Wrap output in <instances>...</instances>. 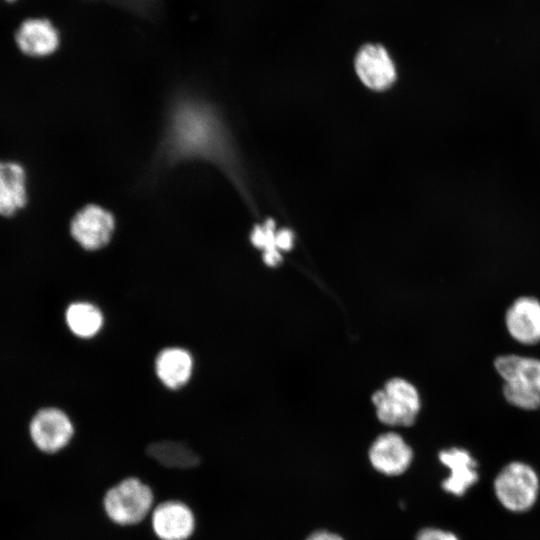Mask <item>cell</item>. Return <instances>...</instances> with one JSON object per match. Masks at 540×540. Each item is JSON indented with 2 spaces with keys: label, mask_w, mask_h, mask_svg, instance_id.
Segmentation results:
<instances>
[{
  "label": "cell",
  "mask_w": 540,
  "mask_h": 540,
  "mask_svg": "<svg viewBox=\"0 0 540 540\" xmlns=\"http://www.w3.org/2000/svg\"><path fill=\"white\" fill-rule=\"evenodd\" d=\"M378 420L392 427L413 425L421 410V397L417 388L400 377L389 379L371 397Z\"/></svg>",
  "instance_id": "6da1fadb"
},
{
  "label": "cell",
  "mask_w": 540,
  "mask_h": 540,
  "mask_svg": "<svg viewBox=\"0 0 540 540\" xmlns=\"http://www.w3.org/2000/svg\"><path fill=\"white\" fill-rule=\"evenodd\" d=\"M154 495L151 488L136 477H128L107 490L103 498L106 515L119 525L141 522L151 511Z\"/></svg>",
  "instance_id": "7a4b0ae2"
},
{
  "label": "cell",
  "mask_w": 540,
  "mask_h": 540,
  "mask_svg": "<svg viewBox=\"0 0 540 540\" xmlns=\"http://www.w3.org/2000/svg\"><path fill=\"white\" fill-rule=\"evenodd\" d=\"M494 491L506 509L524 512L530 509L537 500L538 475L530 465L524 462H510L496 476Z\"/></svg>",
  "instance_id": "3957f363"
},
{
  "label": "cell",
  "mask_w": 540,
  "mask_h": 540,
  "mask_svg": "<svg viewBox=\"0 0 540 540\" xmlns=\"http://www.w3.org/2000/svg\"><path fill=\"white\" fill-rule=\"evenodd\" d=\"M74 427L66 413L57 408H44L30 421L29 436L37 450L55 454L71 441Z\"/></svg>",
  "instance_id": "277c9868"
},
{
  "label": "cell",
  "mask_w": 540,
  "mask_h": 540,
  "mask_svg": "<svg viewBox=\"0 0 540 540\" xmlns=\"http://www.w3.org/2000/svg\"><path fill=\"white\" fill-rule=\"evenodd\" d=\"M509 337L522 346L540 343V299L533 295L516 297L504 312Z\"/></svg>",
  "instance_id": "5b68a950"
},
{
  "label": "cell",
  "mask_w": 540,
  "mask_h": 540,
  "mask_svg": "<svg viewBox=\"0 0 540 540\" xmlns=\"http://www.w3.org/2000/svg\"><path fill=\"white\" fill-rule=\"evenodd\" d=\"M113 231V216L96 205H88L81 209L70 224L72 237L87 250H97L105 246Z\"/></svg>",
  "instance_id": "8992f818"
},
{
  "label": "cell",
  "mask_w": 540,
  "mask_h": 540,
  "mask_svg": "<svg viewBox=\"0 0 540 540\" xmlns=\"http://www.w3.org/2000/svg\"><path fill=\"white\" fill-rule=\"evenodd\" d=\"M174 134L179 149L185 153L204 152L212 146L215 129L210 117L197 109L186 108L176 115Z\"/></svg>",
  "instance_id": "52a82bcc"
},
{
  "label": "cell",
  "mask_w": 540,
  "mask_h": 540,
  "mask_svg": "<svg viewBox=\"0 0 540 540\" xmlns=\"http://www.w3.org/2000/svg\"><path fill=\"white\" fill-rule=\"evenodd\" d=\"M151 526L160 540H187L194 533L196 520L188 505L169 500L153 509Z\"/></svg>",
  "instance_id": "ba28073f"
},
{
  "label": "cell",
  "mask_w": 540,
  "mask_h": 540,
  "mask_svg": "<svg viewBox=\"0 0 540 540\" xmlns=\"http://www.w3.org/2000/svg\"><path fill=\"white\" fill-rule=\"evenodd\" d=\"M355 69L361 81L370 89L384 90L396 79L395 65L380 44H366L358 51Z\"/></svg>",
  "instance_id": "9c48e42d"
},
{
  "label": "cell",
  "mask_w": 540,
  "mask_h": 540,
  "mask_svg": "<svg viewBox=\"0 0 540 540\" xmlns=\"http://www.w3.org/2000/svg\"><path fill=\"white\" fill-rule=\"evenodd\" d=\"M372 466L379 472L396 476L411 464L413 451L402 436L396 432L380 434L369 449Z\"/></svg>",
  "instance_id": "30bf717a"
},
{
  "label": "cell",
  "mask_w": 540,
  "mask_h": 540,
  "mask_svg": "<svg viewBox=\"0 0 540 540\" xmlns=\"http://www.w3.org/2000/svg\"><path fill=\"white\" fill-rule=\"evenodd\" d=\"M28 201L27 174L15 161H0V216L10 217Z\"/></svg>",
  "instance_id": "8fae6325"
},
{
  "label": "cell",
  "mask_w": 540,
  "mask_h": 540,
  "mask_svg": "<svg viewBox=\"0 0 540 540\" xmlns=\"http://www.w3.org/2000/svg\"><path fill=\"white\" fill-rule=\"evenodd\" d=\"M15 41L22 53L31 57H43L56 51L59 34L47 19H27L18 28Z\"/></svg>",
  "instance_id": "7c38bea8"
},
{
  "label": "cell",
  "mask_w": 540,
  "mask_h": 540,
  "mask_svg": "<svg viewBox=\"0 0 540 540\" xmlns=\"http://www.w3.org/2000/svg\"><path fill=\"white\" fill-rule=\"evenodd\" d=\"M438 458L450 470L449 477L442 483L445 491L462 496L477 482V462L466 449L458 447L445 449L440 451Z\"/></svg>",
  "instance_id": "4fadbf2b"
},
{
  "label": "cell",
  "mask_w": 540,
  "mask_h": 540,
  "mask_svg": "<svg viewBox=\"0 0 540 540\" xmlns=\"http://www.w3.org/2000/svg\"><path fill=\"white\" fill-rule=\"evenodd\" d=\"M493 368L506 383L519 384L540 392V358L505 353L493 359Z\"/></svg>",
  "instance_id": "5bb4252c"
},
{
  "label": "cell",
  "mask_w": 540,
  "mask_h": 540,
  "mask_svg": "<svg viewBox=\"0 0 540 540\" xmlns=\"http://www.w3.org/2000/svg\"><path fill=\"white\" fill-rule=\"evenodd\" d=\"M192 366L191 355L181 348L164 349L156 359V373L170 389L180 388L188 382Z\"/></svg>",
  "instance_id": "9a60e30c"
},
{
  "label": "cell",
  "mask_w": 540,
  "mask_h": 540,
  "mask_svg": "<svg viewBox=\"0 0 540 540\" xmlns=\"http://www.w3.org/2000/svg\"><path fill=\"white\" fill-rule=\"evenodd\" d=\"M146 453L168 468L189 469L200 463L199 456L188 445L172 440L151 443L147 446Z\"/></svg>",
  "instance_id": "2e32d148"
},
{
  "label": "cell",
  "mask_w": 540,
  "mask_h": 540,
  "mask_svg": "<svg viewBox=\"0 0 540 540\" xmlns=\"http://www.w3.org/2000/svg\"><path fill=\"white\" fill-rule=\"evenodd\" d=\"M69 329L78 337H93L101 329L103 317L100 310L86 302L71 304L66 310Z\"/></svg>",
  "instance_id": "e0dca14e"
},
{
  "label": "cell",
  "mask_w": 540,
  "mask_h": 540,
  "mask_svg": "<svg viewBox=\"0 0 540 540\" xmlns=\"http://www.w3.org/2000/svg\"><path fill=\"white\" fill-rule=\"evenodd\" d=\"M276 228L272 219L265 222L264 225L256 226L251 234L253 245L263 249V261L267 266H278L282 261L281 253L276 242Z\"/></svg>",
  "instance_id": "ac0fdd59"
},
{
  "label": "cell",
  "mask_w": 540,
  "mask_h": 540,
  "mask_svg": "<svg viewBox=\"0 0 540 540\" xmlns=\"http://www.w3.org/2000/svg\"><path fill=\"white\" fill-rule=\"evenodd\" d=\"M502 396L507 404L523 411L540 409V392L519 384H502Z\"/></svg>",
  "instance_id": "d6986e66"
},
{
  "label": "cell",
  "mask_w": 540,
  "mask_h": 540,
  "mask_svg": "<svg viewBox=\"0 0 540 540\" xmlns=\"http://www.w3.org/2000/svg\"><path fill=\"white\" fill-rule=\"evenodd\" d=\"M416 540H459L455 534L436 528L421 530Z\"/></svg>",
  "instance_id": "ffe728a7"
},
{
  "label": "cell",
  "mask_w": 540,
  "mask_h": 540,
  "mask_svg": "<svg viewBox=\"0 0 540 540\" xmlns=\"http://www.w3.org/2000/svg\"><path fill=\"white\" fill-rule=\"evenodd\" d=\"M293 233L288 229H282L276 233V242L279 251H289L293 247Z\"/></svg>",
  "instance_id": "44dd1931"
},
{
  "label": "cell",
  "mask_w": 540,
  "mask_h": 540,
  "mask_svg": "<svg viewBox=\"0 0 540 540\" xmlns=\"http://www.w3.org/2000/svg\"><path fill=\"white\" fill-rule=\"evenodd\" d=\"M306 540H343L339 535L328 531H316Z\"/></svg>",
  "instance_id": "7402d4cb"
},
{
  "label": "cell",
  "mask_w": 540,
  "mask_h": 540,
  "mask_svg": "<svg viewBox=\"0 0 540 540\" xmlns=\"http://www.w3.org/2000/svg\"><path fill=\"white\" fill-rule=\"evenodd\" d=\"M8 1H13V0H8Z\"/></svg>",
  "instance_id": "603a6c76"
}]
</instances>
